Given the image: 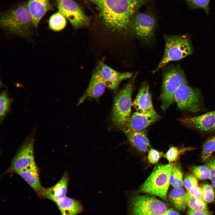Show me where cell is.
<instances>
[{"mask_svg": "<svg viewBox=\"0 0 215 215\" xmlns=\"http://www.w3.org/2000/svg\"><path fill=\"white\" fill-rule=\"evenodd\" d=\"M188 215H211V213L208 210L202 211H194L190 210Z\"/></svg>", "mask_w": 215, "mask_h": 215, "instance_id": "36", "label": "cell"}, {"mask_svg": "<svg viewBox=\"0 0 215 215\" xmlns=\"http://www.w3.org/2000/svg\"><path fill=\"white\" fill-rule=\"evenodd\" d=\"M167 209L164 202L152 196H137L132 202V215H161Z\"/></svg>", "mask_w": 215, "mask_h": 215, "instance_id": "10", "label": "cell"}, {"mask_svg": "<svg viewBox=\"0 0 215 215\" xmlns=\"http://www.w3.org/2000/svg\"><path fill=\"white\" fill-rule=\"evenodd\" d=\"M174 164L158 165L142 185L141 192L166 199L169 185V176Z\"/></svg>", "mask_w": 215, "mask_h": 215, "instance_id": "5", "label": "cell"}, {"mask_svg": "<svg viewBox=\"0 0 215 215\" xmlns=\"http://www.w3.org/2000/svg\"><path fill=\"white\" fill-rule=\"evenodd\" d=\"M156 25L155 17L146 13H139L132 18L129 27L133 34L146 43L150 42L154 37Z\"/></svg>", "mask_w": 215, "mask_h": 215, "instance_id": "8", "label": "cell"}, {"mask_svg": "<svg viewBox=\"0 0 215 215\" xmlns=\"http://www.w3.org/2000/svg\"><path fill=\"white\" fill-rule=\"evenodd\" d=\"M66 18L59 11L53 14L50 17L49 25L50 28L55 31L63 30L66 24Z\"/></svg>", "mask_w": 215, "mask_h": 215, "instance_id": "23", "label": "cell"}, {"mask_svg": "<svg viewBox=\"0 0 215 215\" xmlns=\"http://www.w3.org/2000/svg\"><path fill=\"white\" fill-rule=\"evenodd\" d=\"M96 5L99 17L108 28L122 31L129 27L134 14L149 0H89Z\"/></svg>", "mask_w": 215, "mask_h": 215, "instance_id": "1", "label": "cell"}, {"mask_svg": "<svg viewBox=\"0 0 215 215\" xmlns=\"http://www.w3.org/2000/svg\"><path fill=\"white\" fill-rule=\"evenodd\" d=\"M189 148H184L179 150L176 147H172L170 148L166 153L163 155V157L166 159L170 163L176 161L179 155L182 153L188 150Z\"/></svg>", "mask_w": 215, "mask_h": 215, "instance_id": "30", "label": "cell"}, {"mask_svg": "<svg viewBox=\"0 0 215 215\" xmlns=\"http://www.w3.org/2000/svg\"><path fill=\"white\" fill-rule=\"evenodd\" d=\"M197 179L192 174L188 175L185 177L183 181V185L187 191L198 185Z\"/></svg>", "mask_w": 215, "mask_h": 215, "instance_id": "32", "label": "cell"}, {"mask_svg": "<svg viewBox=\"0 0 215 215\" xmlns=\"http://www.w3.org/2000/svg\"><path fill=\"white\" fill-rule=\"evenodd\" d=\"M205 165L209 169L210 179L213 187L215 188V157L206 160Z\"/></svg>", "mask_w": 215, "mask_h": 215, "instance_id": "33", "label": "cell"}, {"mask_svg": "<svg viewBox=\"0 0 215 215\" xmlns=\"http://www.w3.org/2000/svg\"><path fill=\"white\" fill-rule=\"evenodd\" d=\"M186 193L182 187L174 188L170 192L169 198L171 201L179 210L184 211L185 209Z\"/></svg>", "mask_w": 215, "mask_h": 215, "instance_id": "22", "label": "cell"}, {"mask_svg": "<svg viewBox=\"0 0 215 215\" xmlns=\"http://www.w3.org/2000/svg\"><path fill=\"white\" fill-rule=\"evenodd\" d=\"M173 100L179 109L191 112L199 111L202 105L200 91L188 83L184 84L177 88L174 94Z\"/></svg>", "mask_w": 215, "mask_h": 215, "instance_id": "7", "label": "cell"}, {"mask_svg": "<svg viewBox=\"0 0 215 215\" xmlns=\"http://www.w3.org/2000/svg\"><path fill=\"white\" fill-rule=\"evenodd\" d=\"M3 27L17 35L28 36L32 20L27 4H19L3 13L0 18Z\"/></svg>", "mask_w": 215, "mask_h": 215, "instance_id": "2", "label": "cell"}, {"mask_svg": "<svg viewBox=\"0 0 215 215\" xmlns=\"http://www.w3.org/2000/svg\"><path fill=\"white\" fill-rule=\"evenodd\" d=\"M185 204L186 206L190 210L194 211H202L208 210L206 202L202 199L193 197L186 193Z\"/></svg>", "mask_w": 215, "mask_h": 215, "instance_id": "26", "label": "cell"}, {"mask_svg": "<svg viewBox=\"0 0 215 215\" xmlns=\"http://www.w3.org/2000/svg\"><path fill=\"white\" fill-rule=\"evenodd\" d=\"M162 68L161 108L165 111L173 101V96L176 90L181 85L188 83L184 73L179 64L171 65Z\"/></svg>", "mask_w": 215, "mask_h": 215, "instance_id": "3", "label": "cell"}, {"mask_svg": "<svg viewBox=\"0 0 215 215\" xmlns=\"http://www.w3.org/2000/svg\"><path fill=\"white\" fill-rule=\"evenodd\" d=\"M179 121L184 125L200 132H212L215 131V110L197 116L184 115Z\"/></svg>", "mask_w": 215, "mask_h": 215, "instance_id": "12", "label": "cell"}, {"mask_svg": "<svg viewBox=\"0 0 215 215\" xmlns=\"http://www.w3.org/2000/svg\"><path fill=\"white\" fill-rule=\"evenodd\" d=\"M133 78L115 95L113 102L111 119L117 128H123L130 116L131 95L134 84Z\"/></svg>", "mask_w": 215, "mask_h": 215, "instance_id": "6", "label": "cell"}, {"mask_svg": "<svg viewBox=\"0 0 215 215\" xmlns=\"http://www.w3.org/2000/svg\"><path fill=\"white\" fill-rule=\"evenodd\" d=\"M96 69L105 81L106 87L112 90L117 88L122 81L130 78L133 75L131 72H119L102 62H99Z\"/></svg>", "mask_w": 215, "mask_h": 215, "instance_id": "13", "label": "cell"}, {"mask_svg": "<svg viewBox=\"0 0 215 215\" xmlns=\"http://www.w3.org/2000/svg\"><path fill=\"white\" fill-rule=\"evenodd\" d=\"M183 175L181 167L174 164L169 175L170 184L174 188L182 187L183 185Z\"/></svg>", "mask_w": 215, "mask_h": 215, "instance_id": "25", "label": "cell"}, {"mask_svg": "<svg viewBox=\"0 0 215 215\" xmlns=\"http://www.w3.org/2000/svg\"><path fill=\"white\" fill-rule=\"evenodd\" d=\"M191 171L193 174L199 179H210V170L205 165L194 166L191 168Z\"/></svg>", "mask_w": 215, "mask_h": 215, "instance_id": "28", "label": "cell"}, {"mask_svg": "<svg viewBox=\"0 0 215 215\" xmlns=\"http://www.w3.org/2000/svg\"><path fill=\"white\" fill-rule=\"evenodd\" d=\"M163 153L153 148H150L148 156L149 162L151 164H155L159 161Z\"/></svg>", "mask_w": 215, "mask_h": 215, "instance_id": "34", "label": "cell"}, {"mask_svg": "<svg viewBox=\"0 0 215 215\" xmlns=\"http://www.w3.org/2000/svg\"><path fill=\"white\" fill-rule=\"evenodd\" d=\"M106 87L105 81L95 69L92 74L88 87L79 99L77 105L82 104L87 98H98L103 93Z\"/></svg>", "mask_w": 215, "mask_h": 215, "instance_id": "17", "label": "cell"}, {"mask_svg": "<svg viewBox=\"0 0 215 215\" xmlns=\"http://www.w3.org/2000/svg\"><path fill=\"white\" fill-rule=\"evenodd\" d=\"M159 117L157 113L144 114L136 111L130 116L127 122L122 128L123 131L125 134L129 132L143 130L157 121Z\"/></svg>", "mask_w": 215, "mask_h": 215, "instance_id": "14", "label": "cell"}, {"mask_svg": "<svg viewBox=\"0 0 215 215\" xmlns=\"http://www.w3.org/2000/svg\"><path fill=\"white\" fill-rule=\"evenodd\" d=\"M165 46L163 56L155 72L172 61L179 60L191 54L193 48L189 39L184 35H165Z\"/></svg>", "mask_w": 215, "mask_h": 215, "instance_id": "4", "label": "cell"}, {"mask_svg": "<svg viewBox=\"0 0 215 215\" xmlns=\"http://www.w3.org/2000/svg\"><path fill=\"white\" fill-rule=\"evenodd\" d=\"M35 129H33L12 159L5 173H16L22 170L34 161L33 147Z\"/></svg>", "mask_w": 215, "mask_h": 215, "instance_id": "9", "label": "cell"}, {"mask_svg": "<svg viewBox=\"0 0 215 215\" xmlns=\"http://www.w3.org/2000/svg\"><path fill=\"white\" fill-rule=\"evenodd\" d=\"M16 173L37 193L42 188L39 178V169L34 161Z\"/></svg>", "mask_w": 215, "mask_h": 215, "instance_id": "19", "label": "cell"}, {"mask_svg": "<svg viewBox=\"0 0 215 215\" xmlns=\"http://www.w3.org/2000/svg\"><path fill=\"white\" fill-rule=\"evenodd\" d=\"M136 111L144 114H154L157 113L153 107L149 92V86L146 82L142 84L138 93L132 103Z\"/></svg>", "mask_w": 215, "mask_h": 215, "instance_id": "16", "label": "cell"}, {"mask_svg": "<svg viewBox=\"0 0 215 215\" xmlns=\"http://www.w3.org/2000/svg\"><path fill=\"white\" fill-rule=\"evenodd\" d=\"M13 100L9 96L7 91L4 90L0 95V119L1 122L9 112Z\"/></svg>", "mask_w": 215, "mask_h": 215, "instance_id": "24", "label": "cell"}, {"mask_svg": "<svg viewBox=\"0 0 215 215\" xmlns=\"http://www.w3.org/2000/svg\"><path fill=\"white\" fill-rule=\"evenodd\" d=\"M214 152H215V135L208 139L203 145L201 154L202 161L207 160Z\"/></svg>", "mask_w": 215, "mask_h": 215, "instance_id": "27", "label": "cell"}, {"mask_svg": "<svg viewBox=\"0 0 215 215\" xmlns=\"http://www.w3.org/2000/svg\"><path fill=\"white\" fill-rule=\"evenodd\" d=\"M68 181V175L65 172L55 185L47 188L43 187L42 190L37 194L40 198L49 199L56 203L66 196Z\"/></svg>", "mask_w": 215, "mask_h": 215, "instance_id": "15", "label": "cell"}, {"mask_svg": "<svg viewBox=\"0 0 215 215\" xmlns=\"http://www.w3.org/2000/svg\"><path fill=\"white\" fill-rule=\"evenodd\" d=\"M131 145L142 153L148 152L150 145L146 131L131 132L125 133Z\"/></svg>", "mask_w": 215, "mask_h": 215, "instance_id": "20", "label": "cell"}, {"mask_svg": "<svg viewBox=\"0 0 215 215\" xmlns=\"http://www.w3.org/2000/svg\"><path fill=\"white\" fill-rule=\"evenodd\" d=\"M59 11L76 29L88 24L89 19L73 0H56Z\"/></svg>", "mask_w": 215, "mask_h": 215, "instance_id": "11", "label": "cell"}, {"mask_svg": "<svg viewBox=\"0 0 215 215\" xmlns=\"http://www.w3.org/2000/svg\"><path fill=\"white\" fill-rule=\"evenodd\" d=\"M27 5L32 24L37 28L42 18L51 9L50 0H29Z\"/></svg>", "mask_w": 215, "mask_h": 215, "instance_id": "18", "label": "cell"}, {"mask_svg": "<svg viewBox=\"0 0 215 215\" xmlns=\"http://www.w3.org/2000/svg\"><path fill=\"white\" fill-rule=\"evenodd\" d=\"M56 204L61 215H77L83 210L79 201L68 197L65 196Z\"/></svg>", "mask_w": 215, "mask_h": 215, "instance_id": "21", "label": "cell"}, {"mask_svg": "<svg viewBox=\"0 0 215 215\" xmlns=\"http://www.w3.org/2000/svg\"><path fill=\"white\" fill-rule=\"evenodd\" d=\"M184 0L191 9H201L204 10L206 14L209 13L210 0Z\"/></svg>", "mask_w": 215, "mask_h": 215, "instance_id": "29", "label": "cell"}, {"mask_svg": "<svg viewBox=\"0 0 215 215\" xmlns=\"http://www.w3.org/2000/svg\"><path fill=\"white\" fill-rule=\"evenodd\" d=\"M187 192L191 197L202 199L203 191L202 187L198 185Z\"/></svg>", "mask_w": 215, "mask_h": 215, "instance_id": "35", "label": "cell"}, {"mask_svg": "<svg viewBox=\"0 0 215 215\" xmlns=\"http://www.w3.org/2000/svg\"><path fill=\"white\" fill-rule=\"evenodd\" d=\"M202 199L206 202H213L215 199V192L213 188L208 184H202Z\"/></svg>", "mask_w": 215, "mask_h": 215, "instance_id": "31", "label": "cell"}, {"mask_svg": "<svg viewBox=\"0 0 215 215\" xmlns=\"http://www.w3.org/2000/svg\"><path fill=\"white\" fill-rule=\"evenodd\" d=\"M161 215H180L179 213L173 208L167 209Z\"/></svg>", "mask_w": 215, "mask_h": 215, "instance_id": "37", "label": "cell"}]
</instances>
